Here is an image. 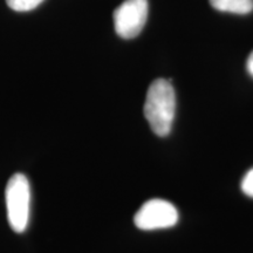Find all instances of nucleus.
Wrapping results in <instances>:
<instances>
[{"label":"nucleus","instance_id":"obj_1","mask_svg":"<svg viewBox=\"0 0 253 253\" xmlns=\"http://www.w3.org/2000/svg\"><path fill=\"white\" fill-rule=\"evenodd\" d=\"M176 113V94L170 81L157 79L150 84L144 103V116L157 136L170 134Z\"/></svg>","mask_w":253,"mask_h":253},{"label":"nucleus","instance_id":"obj_2","mask_svg":"<svg viewBox=\"0 0 253 253\" xmlns=\"http://www.w3.org/2000/svg\"><path fill=\"white\" fill-rule=\"evenodd\" d=\"M5 195L9 225L15 232H24L30 217L31 189L27 177L23 173H14L8 179Z\"/></svg>","mask_w":253,"mask_h":253},{"label":"nucleus","instance_id":"obj_3","mask_svg":"<svg viewBox=\"0 0 253 253\" xmlns=\"http://www.w3.org/2000/svg\"><path fill=\"white\" fill-rule=\"evenodd\" d=\"M148 0H126L114 11V27L123 39L136 38L143 30L148 19Z\"/></svg>","mask_w":253,"mask_h":253},{"label":"nucleus","instance_id":"obj_4","mask_svg":"<svg viewBox=\"0 0 253 253\" xmlns=\"http://www.w3.org/2000/svg\"><path fill=\"white\" fill-rule=\"evenodd\" d=\"M177 221V209L169 202L157 198L145 202L134 217L135 225L144 231L168 229L176 225Z\"/></svg>","mask_w":253,"mask_h":253},{"label":"nucleus","instance_id":"obj_5","mask_svg":"<svg viewBox=\"0 0 253 253\" xmlns=\"http://www.w3.org/2000/svg\"><path fill=\"white\" fill-rule=\"evenodd\" d=\"M213 8L220 12L246 14L253 9V0H210Z\"/></svg>","mask_w":253,"mask_h":253},{"label":"nucleus","instance_id":"obj_6","mask_svg":"<svg viewBox=\"0 0 253 253\" xmlns=\"http://www.w3.org/2000/svg\"><path fill=\"white\" fill-rule=\"evenodd\" d=\"M43 0H6L9 8L17 12H27L37 8Z\"/></svg>","mask_w":253,"mask_h":253},{"label":"nucleus","instance_id":"obj_7","mask_svg":"<svg viewBox=\"0 0 253 253\" xmlns=\"http://www.w3.org/2000/svg\"><path fill=\"white\" fill-rule=\"evenodd\" d=\"M242 191L248 196L253 198V169L246 173L242 181Z\"/></svg>","mask_w":253,"mask_h":253},{"label":"nucleus","instance_id":"obj_8","mask_svg":"<svg viewBox=\"0 0 253 253\" xmlns=\"http://www.w3.org/2000/svg\"><path fill=\"white\" fill-rule=\"evenodd\" d=\"M246 68H248V72L250 73V75L253 78V52L249 56L248 62H246Z\"/></svg>","mask_w":253,"mask_h":253}]
</instances>
